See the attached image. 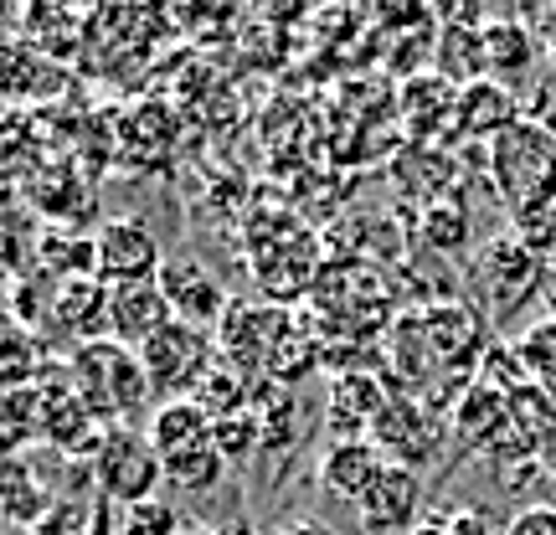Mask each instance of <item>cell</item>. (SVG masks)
<instances>
[{
    "label": "cell",
    "mask_w": 556,
    "mask_h": 535,
    "mask_svg": "<svg viewBox=\"0 0 556 535\" xmlns=\"http://www.w3.org/2000/svg\"><path fill=\"white\" fill-rule=\"evenodd\" d=\"M73 371H78V402L93 417H109V422L139 412L144 402L155 397L144 366H139V351H129L119 340H88L78 360H73Z\"/></svg>",
    "instance_id": "obj_2"
},
{
    "label": "cell",
    "mask_w": 556,
    "mask_h": 535,
    "mask_svg": "<svg viewBox=\"0 0 556 535\" xmlns=\"http://www.w3.org/2000/svg\"><path fill=\"white\" fill-rule=\"evenodd\" d=\"M361 531L366 535H413V525L428 510H422V479L407 463H387V474L371 484V495L356 505Z\"/></svg>",
    "instance_id": "obj_8"
},
{
    "label": "cell",
    "mask_w": 556,
    "mask_h": 535,
    "mask_svg": "<svg viewBox=\"0 0 556 535\" xmlns=\"http://www.w3.org/2000/svg\"><path fill=\"white\" fill-rule=\"evenodd\" d=\"M422 238L433 242L438 253H458L469 242V217L458 206H448V201H438V206H428V217H422Z\"/></svg>",
    "instance_id": "obj_26"
},
{
    "label": "cell",
    "mask_w": 556,
    "mask_h": 535,
    "mask_svg": "<svg viewBox=\"0 0 556 535\" xmlns=\"http://www.w3.org/2000/svg\"><path fill=\"white\" fill-rule=\"evenodd\" d=\"M392 458L381 454L371 437H345V443H330L315 463V479H319V495L325 499H340V505H361L371 495V484L387 474Z\"/></svg>",
    "instance_id": "obj_9"
},
{
    "label": "cell",
    "mask_w": 556,
    "mask_h": 535,
    "mask_svg": "<svg viewBox=\"0 0 556 535\" xmlns=\"http://www.w3.org/2000/svg\"><path fill=\"white\" fill-rule=\"evenodd\" d=\"M212 433H217V448L227 454V463H242V458H253L263 448V433H258V422H253L248 407L232 412V417H217Z\"/></svg>",
    "instance_id": "obj_24"
},
{
    "label": "cell",
    "mask_w": 556,
    "mask_h": 535,
    "mask_svg": "<svg viewBox=\"0 0 556 535\" xmlns=\"http://www.w3.org/2000/svg\"><path fill=\"white\" fill-rule=\"evenodd\" d=\"M413 535H500L475 505H433L428 515L413 525Z\"/></svg>",
    "instance_id": "obj_23"
},
{
    "label": "cell",
    "mask_w": 556,
    "mask_h": 535,
    "mask_svg": "<svg viewBox=\"0 0 556 535\" xmlns=\"http://www.w3.org/2000/svg\"><path fill=\"white\" fill-rule=\"evenodd\" d=\"M289 335H294V319L278 304H232L217 324V356L248 381H268Z\"/></svg>",
    "instance_id": "obj_4"
},
{
    "label": "cell",
    "mask_w": 556,
    "mask_h": 535,
    "mask_svg": "<svg viewBox=\"0 0 556 535\" xmlns=\"http://www.w3.org/2000/svg\"><path fill=\"white\" fill-rule=\"evenodd\" d=\"M541 52H546V67L556 73V11L541 21Z\"/></svg>",
    "instance_id": "obj_28"
},
{
    "label": "cell",
    "mask_w": 556,
    "mask_h": 535,
    "mask_svg": "<svg viewBox=\"0 0 556 535\" xmlns=\"http://www.w3.org/2000/svg\"><path fill=\"white\" fill-rule=\"evenodd\" d=\"M206 437H212V417L201 412L191 397L160 402L155 417H150V443H155L160 463H165V458H176V454H186V448H201Z\"/></svg>",
    "instance_id": "obj_17"
},
{
    "label": "cell",
    "mask_w": 556,
    "mask_h": 535,
    "mask_svg": "<svg viewBox=\"0 0 556 535\" xmlns=\"http://www.w3.org/2000/svg\"><path fill=\"white\" fill-rule=\"evenodd\" d=\"M248 412L258 422L263 448H289L299 433V417H294V392L283 381H253V397H248Z\"/></svg>",
    "instance_id": "obj_18"
},
{
    "label": "cell",
    "mask_w": 556,
    "mask_h": 535,
    "mask_svg": "<svg viewBox=\"0 0 556 535\" xmlns=\"http://www.w3.org/2000/svg\"><path fill=\"white\" fill-rule=\"evenodd\" d=\"M165 258H160V242L144 221H109L99 238H93V278L103 289H119V283H155Z\"/></svg>",
    "instance_id": "obj_7"
},
{
    "label": "cell",
    "mask_w": 556,
    "mask_h": 535,
    "mask_svg": "<svg viewBox=\"0 0 556 535\" xmlns=\"http://www.w3.org/2000/svg\"><path fill=\"white\" fill-rule=\"evenodd\" d=\"M454 103H458V82H448L443 73H428V78H413L402 88V109L407 119H417V135H433L438 124H454Z\"/></svg>",
    "instance_id": "obj_19"
},
{
    "label": "cell",
    "mask_w": 556,
    "mask_h": 535,
    "mask_svg": "<svg viewBox=\"0 0 556 535\" xmlns=\"http://www.w3.org/2000/svg\"><path fill=\"white\" fill-rule=\"evenodd\" d=\"M490 160V180H495L500 201L510 206V217L531 212L541 201L556 196V129L541 119L520 114L505 135H495L484 144Z\"/></svg>",
    "instance_id": "obj_1"
},
{
    "label": "cell",
    "mask_w": 556,
    "mask_h": 535,
    "mask_svg": "<svg viewBox=\"0 0 556 535\" xmlns=\"http://www.w3.org/2000/svg\"><path fill=\"white\" fill-rule=\"evenodd\" d=\"M516 356H520V366H526V377L536 381L546 397H556V315H546L520 330Z\"/></svg>",
    "instance_id": "obj_21"
},
{
    "label": "cell",
    "mask_w": 556,
    "mask_h": 535,
    "mask_svg": "<svg viewBox=\"0 0 556 535\" xmlns=\"http://www.w3.org/2000/svg\"><path fill=\"white\" fill-rule=\"evenodd\" d=\"M438 433H443V428H438L433 412L407 407V402H387V412H381L371 443H377V448L392 458V463H407V469H413V458H428V454H433Z\"/></svg>",
    "instance_id": "obj_15"
},
{
    "label": "cell",
    "mask_w": 556,
    "mask_h": 535,
    "mask_svg": "<svg viewBox=\"0 0 556 535\" xmlns=\"http://www.w3.org/2000/svg\"><path fill=\"white\" fill-rule=\"evenodd\" d=\"M500 535H556V505H526Z\"/></svg>",
    "instance_id": "obj_27"
},
{
    "label": "cell",
    "mask_w": 556,
    "mask_h": 535,
    "mask_svg": "<svg viewBox=\"0 0 556 535\" xmlns=\"http://www.w3.org/2000/svg\"><path fill=\"white\" fill-rule=\"evenodd\" d=\"M176 531H180V515L165 495H150L119 510V535H176Z\"/></svg>",
    "instance_id": "obj_22"
},
{
    "label": "cell",
    "mask_w": 556,
    "mask_h": 535,
    "mask_svg": "<svg viewBox=\"0 0 556 535\" xmlns=\"http://www.w3.org/2000/svg\"><path fill=\"white\" fill-rule=\"evenodd\" d=\"M222 474H227V454L217 448V433L206 437L201 448H186V454L165 458V484H176V489H186V495L217 489Z\"/></svg>",
    "instance_id": "obj_20"
},
{
    "label": "cell",
    "mask_w": 556,
    "mask_h": 535,
    "mask_svg": "<svg viewBox=\"0 0 556 535\" xmlns=\"http://www.w3.org/2000/svg\"><path fill=\"white\" fill-rule=\"evenodd\" d=\"M505 433H510V397L490 381H475L454 407V437L464 448H500Z\"/></svg>",
    "instance_id": "obj_14"
},
{
    "label": "cell",
    "mask_w": 556,
    "mask_h": 535,
    "mask_svg": "<svg viewBox=\"0 0 556 535\" xmlns=\"http://www.w3.org/2000/svg\"><path fill=\"white\" fill-rule=\"evenodd\" d=\"M516 238L536 253L541 263H556V196L531 206V212H520L516 217Z\"/></svg>",
    "instance_id": "obj_25"
},
{
    "label": "cell",
    "mask_w": 556,
    "mask_h": 535,
    "mask_svg": "<svg viewBox=\"0 0 556 535\" xmlns=\"http://www.w3.org/2000/svg\"><path fill=\"white\" fill-rule=\"evenodd\" d=\"M541 41L520 26V21H484V78L505 82L516 93V78L536 67Z\"/></svg>",
    "instance_id": "obj_16"
},
{
    "label": "cell",
    "mask_w": 556,
    "mask_h": 535,
    "mask_svg": "<svg viewBox=\"0 0 556 535\" xmlns=\"http://www.w3.org/2000/svg\"><path fill=\"white\" fill-rule=\"evenodd\" d=\"M381 412H387V392H381V381L371 377V371H345V377H336V386H330V433H336V443H345V437H371Z\"/></svg>",
    "instance_id": "obj_12"
},
{
    "label": "cell",
    "mask_w": 556,
    "mask_h": 535,
    "mask_svg": "<svg viewBox=\"0 0 556 535\" xmlns=\"http://www.w3.org/2000/svg\"><path fill=\"white\" fill-rule=\"evenodd\" d=\"M170 324H176V309H170V298L160 294V283H119V289H109V319H103L109 340H119L129 351H144Z\"/></svg>",
    "instance_id": "obj_11"
},
{
    "label": "cell",
    "mask_w": 556,
    "mask_h": 535,
    "mask_svg": "<svg viewBox=\"0 0 556 535\" xmlns=\"http://www.w3.org/2000/svg\"><path fill=\"white\" fill-rule=\"evenodd\" d=\"M475 289H479V298L490 304V315L510 319L520 304L541 289V258L516 232H510V238H495L475 258Z\"/></svg>",
    "instance_id": "obj_6"
},
{
    "label": "cell",
    "mask_w": 556,
    "mask_h": 535,
    "mask_svg": "<svg viewBox=\"0 0 556 535\" xmlns=\"http://www.w3.org/2000/svg\"><path fill=\"white\" fill-rule=\"evenodd\" d=\"M274 535H330V531L315 525V520H294V525H283V531H274Z\"/></svg>",
    "instance_id": "obj_29"
},
{
    "label": "cell",
    "mask_w": 556,
    "mask_h": 535,
    "mask_svg": "<svg viewBox=\"0 0 556 535\" xmlns=\"http://www.w3.org/2000/svg\"><path fill=\"white\" fill-rule=\"evenodd\" d=\"M93 479L109 499L119 505H139V499L160 495L165 484V463H160L150 433H135V428H109L93 448Z\"/></svg>",
    "instance_id": "obj_5"
},
{
    "label": "cell",
    "mask_w": 556,
    "mask_h": 535,
    "mask_svg": "<svg viewBox=\"0 0 556 535\" xmlns=\"http://www.w3.org/2000/svg\"><path fill=\"white\" fill-rule=\"evenodd\" d=\"M139 366H144L150 392H155L160 402H180V397H191L201 386V377L217 366V335L176 319L170 330H160V335L139 351Z\"/></svg>",
    "instance_id": "obj_3"
},
{
    "label": "cell",
    "mask_w": 556,
    "mask_h": 535,
    "mask_svg": "<svg viewBox=\"0 0 556 535\" xmlns=\"http://www.w3.org/2000/svg\"><path fill=\"white\" fill-rule=\"evenodd\" d=\"M516 119H520V103H516V93H510L505 82L479 78V82H464V88H458L454 129L464 139H484V144H490V139L505 135Z\"/></svg>",
    "instance_id": "obj_13"
},
{
    "label": "cell",
    "mask_w": 556,
    "mask_h": 535,
    "mask_svg": "<svg viewBox=\"0 0 556 535\" xmlns=\"http://www.w3.org/2000/svg\"><path fill=\"white\" fill-rule=\"evenodd\" d=\"M186 535H242V531H227V525H191Z\"/></svg>",
    "instance_id": "obj_30"
},
{
    "label": "cell",
    "mask_w": 556,
    "mask_h": 535,
    "mask_svg": "<svg viewBox=\"0 0 556 535\" xmlns=\"http://www.w3.org/2000/svg\"><path fill=\"white\" fill-rule=\"evenodd\" d=\"M160 294L170 298V309H176V319H186V324H197V330H212L217 335V324L227 319V294H222V283L212 278V268L197 258H170L165 268H160Z\"/></svg>",
    "instance_id": "obj_10"
}]
</instances>
